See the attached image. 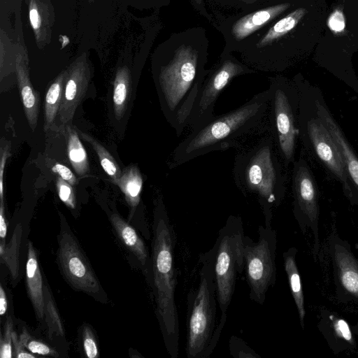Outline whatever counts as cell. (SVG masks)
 <instances>
[{"instance_id": "1", "label": "cell", "mask_w": 358, "mask_h": 358, "mask_svg": "<svg viewBox=\"0 0 358 358\" xmlns=\"http://www.w3.org/2000/svg\"><path fill=\"white\" fill-rule=\"evenodd\" d=\"M269 91L253 96L239 107L192 129L176 147L175 166L214 151L241 147L248 136L268 129Z\"/></svg>"}, {"instance_id": "2", "label": "cell", "mask_w": 358, "mask_h": 358, "mask_svg": "<svg viewBox=\"0 0 358 358\" xmlns=\"http://www.w3.org/2000/svg\"><path fill=\"white\" fill-rule=\"evenodd\" d=\"M204 64L203 52L182 45L156 69L162 108L178 136L188 126L194 103L204 81Z\"/></svg>"}, {"instance_id": "3", "label": "cell", "mask_w": 358, "mask_h": 358, "mask_svg": "<svg viewBox=\"0 0 358 358\" xmlns=\"http://www.w3.org/2000/svg\"><path fill=\"white\" fill-rule=\"evenodd\" d=\"M233 167L234 182L245 196L255 198L271 224L274 208L282 203L287 189L285 173L274 141L268 134L240 147Z\"/></svg>"}, {"instance_id": "4", "label": "cell", "mask_w": 358, "mask_h": 358, "mask_svg": "<svg viewBox=\"0 0 358 358\" xmlns=\"http://www.w3.org/2000/svg\"><path fill=\"white\" fill-rule=\"evenodd\" d=\"M175 243L174 231L161 201L155 213L151 263L157 315L165 346L171 358H177L179 352V322L175 299Z\"/></svg>"}, {"instance_id": "5", "label": "cell", "mask_w": 358, "mask_h": 358, "mask_svg": "<svg viewBox=\"0 0 358 358\" xmlns=\"http://www.w3.org/2000/svg\"><path fill=\"white\" fill-rule=\"evenodd\" d=\"M214 248L201 255L199 282L187 296L186 355L188 358H208L213 352L227 321L222 313L215 326L217 289L214 271Z\"/></svg>"}, {"instance_id": "6", "label": "cell", "mask_w": 358, "mask_h": 358, "mask_svg": "<svg viewBox=\"0 0 358 358\" xmlns=\"http://www.w3.org/2000/svg\"><path fill=\"white\" fill-rule=\"evenodd\" d=\"M299 93V139L303 150L314 158L329 176L339 182L345 196L357 205L355 189L348 177L340 152L329 130L318 115L313 85L306 81H294Z\"/></svg>"}, {"instance_id": "7", "label": "cell", "mask_w": 358, "mask_h": 358, "mask_svg": "<svg viewBox=\"0 0 358 358\" xmlns=\"http://www.w3.org/2000/svg\"><path fill=\"white\" fill-rule=\"evenodd\" d=\"M268 90V131L284 166L288 168L296 159L299 138V90L294 82L280 77L272 80Z\"/></svg>"}, {"instance_id": "8", "label": "cell", "mask_w": 358, "mask_h": 358, "mask_svg": "<svg viewBox=\"0 0 358 358\" xmlns=\"http://www.w3.org/2000/svg\"><path fill=\"white\" fill-rule=\"evenodd\" d=\"M244 230L240 217L231 215L220 229L213 246L214 271L217 303L222 313H227L234 296L236 273L245 269Z\"/></svg>"}, {"instance_id": "9", "label": "cell", "mask_w": 358, "mask_h": 358, "mask_svg": "<svg viewBox=\"0 0 358 358\" xmlns=\"http://www.w3.org/2000/svg\"><path fill=\"white\" fill-rule=\"evenodd\" d=\"M258 240L254 242L245 235L243 257L249 298L264 304L266 293L276 281L277 234L271 224L259 226Z\"/></svg>"}, {"instance_id": "10", "label": "cell", "mask_w": 358, "mask_h": 358, "mask_svg": "<svg viewBox=\"0 0 358 358\" xmlns=\"http://www.w3.org/2000/svg\"><path fill=\"white\" fill-rule=\"evenodd\" d=\"M292 189L294 215L301 230L311 229L315 238V252H317L320 247L319 191L303 149L292 164Z\"/></svg>"}, {"instance_id": "11", "label": "cell", "mask_w": 358, "mask_h": 358, "mask_svg": "<svg viewBox=\"0 0 358 358\" xmlns=\"http://www.w3.org/2000/svg\"><path fill=\"white\" fill-rule=\"evenodd\" d=\"M58 257L62 273L71 285L99 301H106L96 275L68 226L61 227Z\"/></svg>"}, {"instance_id": "12", "label": "cell", "mask_w": 358, "mask_h": 358, "mask_svg": "<svg viewBox=\"0 0 358 358\" xmlns=\"http://www.w3.org/2000/svg\"><path fill=\"white\" fill-rule=\"evenodd\" d=\"M254 71L233 58L227 57L204 79L194 103L188 126L192 129L212 119L214 106L223 90L236 76Z\"/></svg>"}, {"instance_id": "13", "label": "cell", "mask_w": 358, "mask_h": 358, "mask_svg": "<svg viewBox=\"0 0 358 358\" xmlns=\"http://www.w3.org/2000/svg\"><path fill=\"white\" fill-rule=\"evenodd\" d=\"M91 69L85 52L66 68V76L58 120L61 126L71 125L76 110L87 92Z\"/></svg>"}, {"instance_id": "14", "label": "cell", "mask_w": 358, "mask_h": 358, "mask_svg": "<svg viewBox=\"0 0 358 358\" xmlns=\"http://www.w3.org/2000/svg\"><path fill=\"white\" fill-rule=\"evenodd\" d=\"M313 92L318 115L329 130L340 152L348 177L356 193L358 205V154L334 117L321 90L314 86Z\"/></svg>"}, {"instance_id": "15", "label": "cell", "mask_w": 358, "mask_h": 358, "mask_svg": "<svg viewBox=\"0 0 358 358\" xmlns=\"http://www.w3.org/2000/svg\"><path fill=\"white\" fill-rule=\"evenodd\" d=\"M331 254L338 286L347 296L358 302V260L336 238L331 241Z\"/></svg>"}, {"instance_id": "16", "label": "cell", "mask_w": 358, "mask_h": 358, "mask_svg": "<svg viewBox=\"0 0 358 358\" xmlns=\"http://www.w3.org/2000/svg\"><path fill=\"white\" fill-rule=\"evenodd\" d=\"M15 71L24 111L32 131L36 129L40 108V95L33 87L29 76V60L23 52L15 57Z\"/></svg>"}, {"instance_id": "17", "label": "cell", "mask_w": 358, "mask_h": 358, "mask_svg": "<svg viewBox=\"0 0 358 358\" xmlns=\"http://www.w3.org/2000/svg\"><path fill=\"white\" fill-rule=\"evenodd\" d=\"M29 19L34 31L36 45L42 49L51 40L52 27L55 21L50 0H28Z\"/></svg>"}, {"instance_id": "18", "label": "cell", "mask_w": 358, "mask_h": 358, "mask_svg": "<svg viewBox=\"0 0 358 358\" xmlns=\"http://www.w3.org/2000/svg\"><path fill=\"white\" fill-rule=\"evenodd\" d=\"M27 294L38 320L45 316L44 288L36 253L31 242H29L26 264Z\"/></svg>"}, {"instance_id": "19", "label": "cell", "mask_w": 358, "mask_h": 358, "mask_svg": "<svg viewBox=\"0 0 358 358\" xmlns=\"http://www.w3.org/2000/svg\"><path fill=\"white\" fill-rule=\"evenodd\" d=\"M289 6V3L278 4L245 15L233 25V36L237 41L244 39L282 13Z\"/></svg>"}, {"instance_id": "20", "label": "cell", "mask_w": 358, "mask_h": 358, "mask_svg": "<svg viewBox=\"0 0 358 358\" xmlns=\"http://www.w3.org/2000/svg\"><path fill=\"white\" fill-rule=\"evenodd\" d=\"M110 221L124 244L135 255L142 266H146L149 263L148 253L144 242L135 229L118 214H112Z\"/></svg>"}, {"instance_id": "21", "label": "cell", "mask_w": 358, "mask_h": 358, "mask_svg": "<svg viewBox=\"0 0 358 358\" xmlns=\"http://www.w3.org/2000/svg\"><path fill=\"white\" fill-rule=\"evenodd\" d=\"M296 250L291 248L283 253L284 266L291 292L297 308L300 322L304 327L306 310L301 277L296 263Z\"/></svg>"}, {"instance_id": "22", "label": "cell", "mask_w": 358, "mask_h": 358, "mask_svg": "<svg viewBox=\"0 0 358 358\" xmlns=\"http://www.w3.org/2000/svg\"><path fill=\"white\" fill-rule=\"evenodd\" d=\"M66 69L63 70L49 86L44 101V129L48 131L53 125L60 108Z\"/></svg>"}, {"instance_id": "23", "label": "cell", "mask_w": 358, "mask_h": 358, "mask_svg": "<svg viewBox=\"0 0 358 358\" xmlns=\"http://www.w3.org/2000/svg\"><path fill=\"white\" fill-rule=\"evenodd\" d=\"M66 138L69 160L76 173L80 177L90 172V164L86 150L80 141L77 130L66 126Z\"/></svg>"}, {"instance_id": "24", "label": "cell", "mask_w": 358, "mask_h": 358, "mask_svg": "<svg viewBox=\"0 0 358 358\" xmlns=\"http://www.w3.org/2000/svg\"><path fill=\"white\" fill-rule=\"evenodd\" d=\"M143 183L142 175L136 165L127 166L122 171L117 183L133 210H135L140 203Z\"/></svg>"}, {"instance_id": "25", "label": "cell", "mask_w": 358, "mask_h": 358, "mask_svg": "<svg viewBox=\"0 0 358 358\" xmlns=\"http://www.w3.org/2000/svg\"><path fill=\"white\" fill-rule=\"evenodd\" d=\"M131 88V74L127 66L119 68L115 73L113 103L115 116L117 120H120L124 115L128 102Z\"/></svg>"}, {"instance_id": "26", "label": "cell", "mask_w": 358, "mask_h": 358, "mask_svg": "<svg viewBox=\"0 0 358 358\" xmlns=\"http://www.w3.org/2000/svg\"><path fill=\"white\" fill-rule=\"evenodd\" d=\"M22 236V227L18 224L15 227L9 242L6 243L4 240H1L0 243L1 262L7 266L13 280L19 275V253Z\"/></svg>"}, {"instance_id": "27", "label": "cell", "mask_w": 358, "mask_h": 358, "mask_svg": "<svg viewBox=\"0 0 358 358\" xmlns=\"http://www.w3.org/2000/svg\"><path fill=\"white\" fill-rule=\"evenodd\" d=\"M81 138L91 145L97 155L100 164L105 173L111 178L113 182L117 185L122 171L113 155L102 145V144L91 135L76 129Z\"/></svg>"}, {"instance_id": "28", "label": "cell", "mask_w": 358, "mask_h": 358, "mask_svg": "<svg viewBox=\"0 0 358 358\" xmlns=\"http://www.w3.org/2000/svg\"><path fill=\"white\" fill-rule=\"evenodd\" d=\"M305 9L299 8L277 22L261 38L258 47L269 45L292 30L305 13Z\"/></svg>"}, {"instance_id": "29", "label": "cell", "mask_w": 358, "mask_h": 358, "mask_svg": "<svg viewBox=\"0 0 358 358\" xmlns=\"http://www.w3.org/2000/svg\"><path fill=\"white\" fill-rule=\"evenodd\" d=\"M45 317L48 327L49 337L54 334L63 335L62 324L57 308L47 287H44Z\"/></svg>"}, {"instance_id": "30", "label": "cell", "mask_w": 358, "mask_h": 358, "mask_svg": "<svg viewBox=\"0 0 358 358\" xmlns=\"http://www.w3.org/2000/svg\"><path fill=\"white\" fill-rule=\"evenodd\" d=\"M19 338L24 347L34 354L54 357L59 356L58 352L53 348L41 341L33 338L25 329L20 334Z\"/></svg>"}, {"instance_id": "31", "label": "cell", "mask_w": 358, "mask_h": 358, "mask_svg": "<svg viewBox=\"0 0 358 358\" xmlns=\"http://www.w3.org/2000/svg\"><path fill=\"white\" fill-rule=\"evenodd\" d=\"M13 320L8 316L4 324L3 334L0 338V357L1 358H11L13 357L12 351Z\"/></svg>"}, {"instance_id": "32", "label": "cell", "mask_w": 358, "mask_h": 358, "mask_svg": "<svg viewBox=\"0 0 358 358\" xmlns=\"http://www.w3.org/2000/svg\"><path fill=\"white\" fill-rule=\"evenodd\" d=\"M56 188L60 200L69 208H76V197L72 185L58 176Z\"/></svg>"}, {"instance_id": "33", "label": "cell", "mask_w": 358, "mask_h": 358, "mask_svg": "<svg viewBox=\"0 0 358 358\" xmlns=\"http://www.w3.org/2000/svg\"><path fill=\"white\" fill-rule=\"evenodd\" d=\"M229 350L234 357L259 358V356L252 350L242 339L235 336L230 338Z\"/></svg>"}, {"instance_id": "34", "label": "cell", "mask_w": 358, "mask_h": 358, "mask_svg": "<svg viewBox=\"0 0 358 358\" xmlns=\"http://www.w3.org/2000/svg\"><path fill=\"white\" fill-rule=\"evenodd\" d=\"M83 343L86 356L89 358H96L99 355L94 336L88 327L83 331Z\"/></svg>"}, {"instance_id": "35", "label": "cell", "mask_w": 358, "mask_h": 358, "mask_svg": "<svg viewBox=\"0 0 358 358\" xmlns=\"http://www.w3.org/2000/svg\"><path fill=\"white\" fill-rule=\"evenodd\" d=\"M333 327L337 336L352 343V335L348 323L344 320L335 318L333 320Z\"/></svg>"}, {"instance_id": "36", "label": "cell", "mask_w": 358, "mask_h": 358, "mask_svg": "<svg viewBox=\"0 0 358 358\" xmlns=\"http://www.w3.org/2000/svg\"><path fill=\"white\" fill-rule=\"evenodd\" d=\"M52 171L71 185L78 184L76 177L66 166L60 163H55L52 168Z\"/></svg>"}, {"instance_id": "37", "label": "cell", "mask_w": 358, "mask_h": 358, "mask_svg": "<svg viewBox=\"0 0 358 358\" xmlns=\"http://www.w3.org/2000/svg\"><path fill=\"white\" fill-rule=\"evenodd\" d=\"M12 344L13 346V357L17 358H35L34 353L28 352L24 349V345L21 342L15 331L12 334Z\"/></svg>"}, {"instance_id": "38", "label": "cell", "mask_w": 358, "mask_h": 358, "mask_svg": "<svg viewBox=\"0 0 358 358\" xmlns=\"http://www.w3.org/2000/svg\"><path fill=\"white\" fill-rule=\"evenodd\" d=\"M329 27L334 31H341L345 28V20L342 12L336 10L333 13L328 22Z\"/></svg>"}, {"instance_id": "39", "label": "cell", "mask_w": 358, "mask_h": 358, "mask_svg": "<svg viewBox=\"0 0 358 358\" xmlns=\"http://www.w3.org/2000/svg\"><path fill=\"white\" fill-rule=\"evenodd\" d=\"M8 145H6L3 148H1V163H0V196H1V202L3 201V175L4 170L6 166V163L7 159L9 157L10 151H9Z\"/></svg>"}, {"instance_id": "40", "label": "cell", "mask_w": 358, "mask_h": 358, "mask_svg": "<svg viewBox=\"0 0 358 358\" xmlns=\"http://www.w3.org/2000/svg\"><path fill=\"white\" fill-rule=\"evenodd\" d=\"M7 234V223L4 213L3 201L1 202L0 206V237L1 240H4Z\"/></svg>"}, {"instance_id": "41", "label": "cell", "mask_w": 358, "mask_h": 358, "mask_svg": "<svg viewBox=\"0 0 358 358\" xmlns=\"http://www.w3.org/2000/svg\"><path fill=\"white\" fill-rule=\"evenodd\" d=\"M8 307L6 294L2 285H0V315H3Z\"/></svg>"}, {"instance_id": "42", "label": "cell", "mask_w": 358, "mask_h": 358, "mask_svg": "<svg viewBox=\"0 0 358 358\" xmlns=\"http://www.w3.org/2000/svg\"><path fill=\"white\" fill-rule=\"evenodd\" d=\"M241 1H245V2H248V3H251V2H254L256 0H241Z\"/></svg>"}, {"instance_id": "43", "label": "cell", "mask_w": 358, "mask_h": 358, "mask_svg": "<svg viewBox=\"0 0 358 358\" xmlns=\"http://www.w3.org/2000/svg\"><path fill=\"white\" fill-rule=\"evenodd\" d=\"M196 1V3L199 5H200L201 3V0H194Z\"/></svg>"}, {"instance_id": "44", "label": "cell", "mask_w": 358, "mask_h": 358, "mask_svg": "<svg viewBox=\"0 0 358 358\" xmlns=\"http://www.w3.org/2000/svg\"><path fill=\"white\" fill-rule=\"evenodd\" d=\"M94 0H89L90 2H93Z\"/></svg>"}]
</instances>
